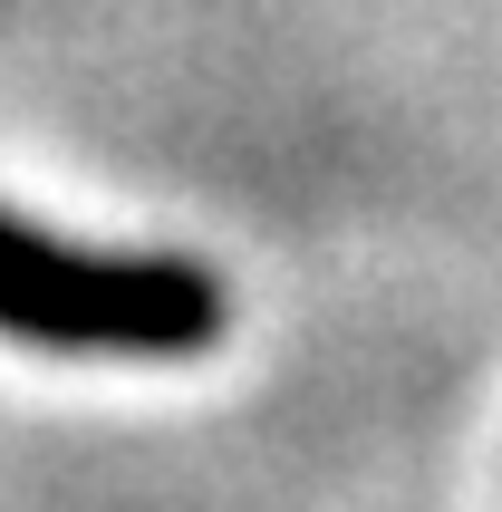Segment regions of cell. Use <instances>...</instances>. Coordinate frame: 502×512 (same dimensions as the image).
<instances>
[{
    "label": "cell",
    "instance_id": "obj_1",
    "mask_svg": "<svg viewBox=\"0 0 502 512\" xmlns=\"http://www.w3.org/2000/svg\"><path fill=\"white\" fill-rule=\"evenodd\" d=\"M232 329L223 271L184 252H87L68 232L0 213V339L49 358H203Z\"/></svg>",
    "mask_w": 502,
    "mask_h": 512
}]
</instances>
